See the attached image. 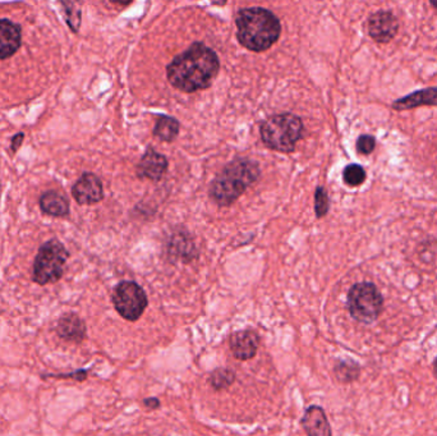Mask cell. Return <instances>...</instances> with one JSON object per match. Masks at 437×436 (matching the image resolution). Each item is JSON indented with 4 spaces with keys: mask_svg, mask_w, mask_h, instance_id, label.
<instances>
[{
    "mask_svg": "<svg viewBox=\"0 0 437 436\" xmlns=\"http://www.w3.org/2000/svg\"><path fill=\"white\" fill-rule=\"evenodd\" d=\"M218 67L216 53L204 44L196 42L171 61L166 67V75L176 89L196 92L211 85Z\"/></svg>",
    "mask_w": 437,
    "mask_h": 436,
    "instance_id": "obj_1",
    "label": "cell"
},
{
    "mask_svg": "<svg viewBox=\"0 0 437 436\" xmlns=\"http://www.w3.org/2000/svg\"><path fill=\"white\" fill-rule=\"evenodd\" d=\"M235 25L240 44L252 52H265L281 36V22L275 14L264 8L242 9Z\"/></svg>",
    "mask_w": 437,
    "mask_h": 436,
    "instance_id": "obj_2",
    "label": "cell"
},
{
    "mask_svg": "<svg viewBox=\"0 0 437 436\" xmlns=\"http://www.w3.org/2000/svg\"><path fill=\"white\" fill-rule=\"evenodd\" d=\"M260 176L259 165L248 159H238L229 164L215 178L210 188L214 201L220 206L232 205Z\"/></svg>",
    "mask_w": 437,
    "mask_h": 436,
    "instance_id": "obj_3",
    "label": "cell"
},
{
    "mask_svg": "<svg viewBox=\"0 0 437 436\" xmlns=\"http://www.w3.org/2000/svg\"><path fill=\"white\" fill-rule=\"evenodd\" d=\"M302 133L301 119L289 113L271 116L261 126L262 141L267 147L281 152H292Z\"/></svg>",
    "mask_w": 437,
    "mask_h": 436,
    "instance_id": "obj_4",
    "label": "cell"
},
{
    "mask_svg": "<svg viewBox=\"0 0 437 436\" xmlns=\"http://www.w3.org/2000/svg\"><path fill=\"white\" fill-rule=\"evenodd\" d=\"M69 253L56 239L48 241L40 247L35 259L32 279L40 286H47L61 279Z\"/></svg>",
    "mask_w": 437,
    "mask_h": 436,
    "instance_id": "obj_5",
    "label": "cell"
},
{
    "mask_svg": "<svg viewBox=\"0 0 437 436\" xmlns=\"http://www.w3.org/2000/svg\"><path fill=\"white\" fill-rule=\"evenodd\" d=\"M383 307V298L377 286L372 283H358L350 288L348 308L352 317L364 324L378 319Z\"/></svg>",
    "mask_w": 437,
    "mask_h": 436,
    "instance_id": "obj_6",
    "label": "cell"
},
{
    "mask_svg": "<svg viewBox=\"0 0 437 436\" xmlns=\"http://www.w3.org/2000/svg\"><path fill=\"white\" fill-rule=\"evenodd\" d=\"M113 303L125 320L136 321L147 307V297L144 289L135 281H122L114 289Z\"/></svg>",
    "mask_w": 437,
    "mask_h": 436,
    "instance_id": "obj_7",
    "label": "cell"
},
{
    "mask_svg": "<svg viewBox=\"0 0 437 436\" xmlns=\"http://www.w3.org/2000/svg\"><path fill=\"white\" fill-rule=\"evenodd\" d=\"M72 195L78 204H97L104 198L103 183L95 174L85 173L73 186Z\"/></svg>",
    "mask_w": 437,
    "mask_h": 436,
    "instance_id": "obj_8",
    "label": "cell"
},
{
    "mask_svg": "<svg viewBox=\"0 0 437 436\" xmlns=\"http://www.w3.org/2000/svg\"><path fill=\"white\" fill-rule=\"evenodd\" d=\"M399 23L388 11H378L369 18V34L377 42H389L395 37Z\"/></svg>",
    "mask_w": 437,
    "mask_h": 436,
    "instance_id": "obj_9",
    "label": "cell"
},
{
    "mask_svg": "<svg viewBox=\"0 0 437 436\" xmlns=\"http://www.w3.org/2000/svg\"><path fill=\"white\" fill-rule=\"evenodd\" d=\"M22 32L12 20H0V59L16 54L21 47Z\"/></svg>",
    "mask_w": 437,
    "mask_h": 436,
    "instance_id": "obj_10",
    "label": "cell"
},
{
    "mask_svg": "<svg viewBox=\"0 0 437 436\" xmlns=\"http://www.w3.org/2000/svg\"><path fill=\"white\" fill-rule=\"evenodd\" d=\"M230 349L235 358L240 361H247L257 353L259 337L248 330L237 332L230 337Z\"/></svg>",
    "mask_w": 437,
    "mask_h": 436,
    "instance_id": "obj_11",
    "label": "cell"
},
{
    "mask_svg": "<svg viewBox=\"0 0 437 436\" xmlns=\"http://www.w3.org/2000/svg\"><path fill=\"white\" fill-rule=\"evenodd\" d=\"M56 332L64 341L81 343L86 337V325L77 315L67 314L58 321Z\"/></svg>",
    "mask_w": 437,
    "mask_h": 436,
    "instance_id": "obj_12",
    "label": "cell"
},
{
    "mask_svg": "<svg viewBox=\"0 0 437 436\" xmlns=\"http://www.w3.org/2000/svg\"><path fill=\"white\" fill-rule=\"evenodd\" d=\"M302 425L308 436H331L328 418L321 407H309L302 418Z\"/></svg>",
    "mask_w": 437,
    "mask_h": 436,
    "instance_id": "obj_13",
    "label": "cell"
},
{
    "mask_svg": "<svg viewBox=\"0 0 437 436\" xmlns=\"http://www.w3.org/2000/svg\"><path fill=\"white\" fill-rule=\"evenodd\" d=\"M168 168V160L165 157L157 154L155 151L149 150L137 166L138 177L159 179L163 177Z\"/></svg>",
    "mask_w": 437,
    "mask_h": 436,
    "instance_id": "obj_14",
    "label": "cell"
},
{
    "mask_svg": "<svg viewBox=\"0 0 437 436\" xmlns=\"http://www.w3.org/2000/svg\"><path fill=\"white\" fill-rule=\"evenodd\" d=\"M424 105H437V87L419 90L410 95L404 96L402 99L393 102V109H413Z\"/></svg>",
    "mask_w": 437,
    "mask_h": 436,
    "instance_id": "obj_15",
    "label": "cell"
},
{
    "mask_svg": "<svg viewBox=\"0 0 437 436\" xmlns=\"http://www.w3.org/2000/svg\"><path fill=\"white\" fill-rule=\"evenodd\" d=\"M39 204L42 212L50 217L63 218L69 214L68 200L59 192L48 191L42 193Z\"/></svg>",
    "mask_w": 437,
    "mask_h": 436,
    "instance_id": "obj_16",
    "label": "cell"
},
{
    "mask_svg": "<svg viewBox=\"0 0 437 436\" xmlns=\"http://www.w3.org/2000/svg\"><path fill=\"white\" fill-rule=\"evenodd\" d=\"M178 132H179V123L171 116H160L157 119L156 124H155V128H154L155 136L159 137L163 141H166V143H171L173 140H176Z\"/></svg>",
    "mask_w": 437,
    "mask_h": 436,
    "instance_id": "obj_17",
    "label": "cell"
},
{
    "mask_svg": "<svg viewBox=\"0 0 437 436\" xmlns=\"http://www.w3.org/2000/svg\"><path fill=\"white\" fill-rule=\"evenodd\" d=\"M234 379H235V375L233 371L226 370V368H218L210 375L209 382L211 384L212 388L223 390V389L228 388L229 385H232Z\"/></svg>",
    "mask_w": 437,
    "mask_h": 436,
    "instance_id": "obj_18",
    "label": "cell"
},
{
    "mask_svg": "<svg viewBox=\"0 0 437 436\" xmlns=\"http://www.w3.org/2000/svg\"><path fill=\"white\" fill-rule=\"evenodd\" d=\"M343 178H344V182L350 187L361 186L366 181V171L361 165L350 164L344 169Z\"/></svg>",
    "mask_w": 437,
    "mask_h": 436,
    "instance_id": "obj_19",
    "label": "cell"
},
{
    "mask_svg": "<svg viewBox=\"0 0 437 436\" xmlns=\"http://www.w3.org/2000/svg\"><path fill=\"white\" fill-rule=\"evenodd\" d=\"M335 373L342 382H352L358 377L359 368L358 366H355V363L342 362L338 365V368H335Z\"/></svg>",
    "mask_w": 437,
    "mask_h": 436,
    "instance_id": "obj_20",
    "label": "cell"
},
{
    "mask_svg": "<svg viewBox=\"0 0 437 436\" xmlns=\"http://www.w3.org/2000/svg\"><path fill=\"white\" fill-rule=\"evenodd\" d=\"M314 210L317 214V218H322L326 215L328 212V192L324 187H319L316 190V196H314Z\"/></svg>",
    "mask_w": 437,
    "mask_h": 436,
    "instance_id": "obj_21",
    "label": "cell"
},
{
    "mask_svg": "<svg viewBox=\"0 0 437 436\" xmlns=\"http://www.w3.org/2000/svg\"><path fill=\"white\" fill-rule=\"evenodd\" d=\"M376 140L375 137L364 135L358 138L357 141V150L359 154L363 155H369L372 151L375 150Z\"/></svg>",
    "mask_w": 437,
    "mask_h": 436,
    "instance_id": "obj_22",
    "label": "cell"
},
{
    "mask_svg": "<svg viewBox=\"0 0 437 436\" xmlns=\"http://www.w3.org/2000/svg\"><path fill=\"white\" fill-rule=\"evenodd\" d=\"M49 377H58V379H67V377H72V379H75V380H78V382H82L85 380L86 377H87V371H85V370H80V371H75V373H70V374H67V375H50L49 374Z\"/></svg>",
    "mask_w": 437,
    "mask_h": 436,
    "instance_id": "obj_23",
    "label": "cell"
},
{
    "mask_svg": "<svg viewBox=\"0 0 437 436\" xmlns=\"http://www.w3.org/2000/svg\"><path fill=\"white\" fill-rule=\"evenodd\" d=\"M144 404L149 407V408H157L160 406V402L156 398H150V399H146Z\"/></svg>",
    "mask_w": 437,
    "mask_h": 436,
    "instance_id": "obj_24",
    "label": "cell"
},
{
    "mask_svg": "<svg viewBox=\"0 0 437 436\" xmlns=\"http://www.w3.org/2000/svg\"><path fill=\"white\" fill-rule=\"evenodd\" d=\"M23 133H20V135H17V136L14 137L13 138V147H12V149H13V151H16V149H17V146H18V145H20V146H21V143H22V140H23Z\"/></svg>",
    "mask_w": 437,
    "mask_h": 436,
    "instance_id": "obj_25",
    "label": "cell"
},
{
    "mask_svg": "<svg viewBox=\"0 0 437 436\" xmlns=\"http://www.w3.org/2000/svg\"><path fill=\"white\" fill-rule=\"evenodd\" d=\"M433 368H435V375L437 376V358L435 360V365H433Z\"/></svg>",
    "mask_w": 437,
    "mask_h": 436,
    "instance_id": "obj_26",
    "label": "cell"
},
{
    "mask_svg": "<svg viewBox=\"0 0 437 436\" xmlns=\"http://www.w3.org/2000/svg\"><path fill=\"white\" fill-rule=\"evenodd\" d=\"M431 4H432V6H433V7H436L437 8V3H433V1H432V3H431Z\"/></svg>",
    "mask_w": 437,
    "mask_h": 436,
    "instance_id": "obj_27",
    "label": "cell"
}]
</instances>
